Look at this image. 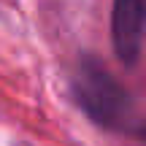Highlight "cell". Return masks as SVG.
Returning a JSON list of instances; mask_svg holds the SVG:
<instances>
[{
    "label": "cell",
    "mask_w": 146,
    "mask_h": 146,
    "mask_svg": "<svg viewBox=\"0 0 146 146\" xmlns=\"http://www.w3.org/2000/svg\"><path fill=\"white\" fill-rule=\"evenodd\" d=\"M70 92L76 106L103 130L135 133V103L130 92L111 76V70L92 54H81L70 76Z\"/></svg>",
    "instance_id": "6da1fadb"
},
{
    "label": "cell",
    "mask_w": 146,
    "mask_h": 146,
    "mask_svg": "<svg viewBox=\"0 0 146 146\" xmlns=\"http://www.w3.org/2000/svg\"><path fill=\"white\" fill-rule=\"evenodd\" d=\"M146 0H114L111 3V43L122 65H135L143 43Z\"/></svg>",
    "instance_id": "7a4b0ae2"
},
{
    "label": "cell",
    "mask_w": 146,
    "mask_h": 146,
    "mask_svg": "<svg viewBox=\"0 0 146 146\" xmlns=\"http://www.w3.org/2000/svg\"><path fill=\"white\" fill-rule=\"evenodd\" d=\"M135 135L141 138V141L146 143V122H141V125H135Z\"/></svg>",
    "instance_id": "3957f363"
}]
</instances>
